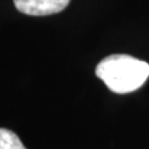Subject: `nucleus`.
<instances>
[{"mask_svg": "<svg viewBox=\"0 0 149 149\" xmlns=\"http://www.w3.org/2000/svg\"><path fill=\"white\" fill-rule=\"evenodd\" d=\"M96 74L111 91L128 93L138 90L149 76V65L128 55H112L103 58Z\"/></svg>", "mask_w": 149, "mask_h": 149, "instance_id": "nucleus-1", "label": "nucleus"}, {"mask_svg": "<svg viewBox=\"0 0 149 149\" xmlns=\"http://www.w3.org/2000/svg\"><path fill=\"white\" fill-rule=\"evenodd\" d=\"M70 0H14V5L20 13L32 16H45L63 10Z\"/></svg>", "mask_w": 149, "mask_h": 149, "instance_id": "nucleus-2", "label": "nucleus"}, {"mask_svg": "<svg viewBox=\"0 0 149 149\" xmlns=\"http://www.w3.org/2000/svg\"><path fill=\"white\" fill-rule=\"evenodd\" d=\"M0 149H26L14 132L0 128Z\"/></svg>", "mask_w": 149, "mask_h": 149, "instance_id": "nucleus-3", "label": "nucleus"}]
</instances>
